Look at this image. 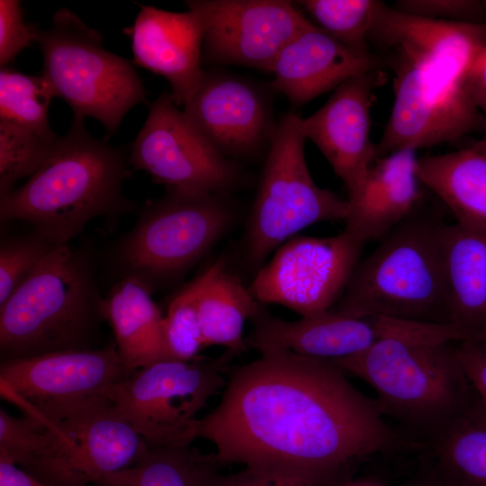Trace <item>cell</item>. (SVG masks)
I'll list each match as a JSON object with an SVG mask.
<instances>
[{
    "mask_svg": "<svg viewBox=\"0 0 486 486\" xmlns=\"http://www.w3.org/2000/svg\"><path fill=\"white\" fill-rule=\"evenodd\" d=\"M198 315L205 347L220 346L234 356L247 349L244 326L262 304L220 259L203 271Z\"/></svg>",
    "mask_w": 486,
    "mask_h": 486,
    "instance_id": "obj_26",
    "label": "cell"
},
{
    "mask_svg": "<svg viewBox=\"0 0 486 486\" xmlns=\"http://www.w3.org/2000/svg\"><path fill=\"white\" fill-rule=\"evenodd\" d=\"M456 350L470 383L486 404V339L459 341Z\"/></svg>",
    "mask_w": 486,
    "mask_h": 486,
    "instance_id": "obj_37",
    "label": "cell"
},
{
    "mask_svg": "<svg viewBox=\"0 0 486 486\" xmlns=\"http://www.w3.org/2000/svg\"><path fill=\"white\" fill-rule=\"evenodd\" d=\"M394 71V103L376 158L454 141L486 126L468 91L486 23L425 19L382 3L369 35Z\"/></svg>",
    "mask_w": 486,
    "mask_h": 486,
    "instance_id": "obj_2",
    "label": "cell"
},
{
    "mask_svg": "<svg viewBox=\"0 0 486 486\" xmlns=\"http://www.w3.org/2000/svg\"><path fill=\"white\" fill-rule=\"evenodd\" d=\"M342 485V484H341ZM341 485H336V486H341Z\"/></svg>",
    "mask_w": 486,
    "mask_h": 486,
    "instance_id": "obj_44",
    "label": "cell"
},
{
    "mask_svg": "<svg viewBox=\"0 0 486 486\" xmlns=\"http://www.w3.org/2000/svg\"><path fill=\"white\" fill-rule=\"evenodd\" d=\"M214 453L189 446L149 448L134 466L106 476L100 486H201Z\"/></svg>",
    "mask_w": 486,
    "mask_h": 486,
    "instance_id": "obj_28",
    "label": "cell"
},
{
    "mask_svg": "<svg viewBox=\"0 0 486 486\" xmlns=\"http://www.w3.org/2000/svg\"><path fill=\"white\" fill-rule=\"evenodd\" d=\"M37 42L43 57L41 74L74 117H93L112 135L130 109L146 102L133 64L106 50L101 33L71 10H58Z\"/></svg>",
    "mask_w": 486,
    "mask_h": 486,
    "instance_id": "obj_8",
    "label": "cell"
},
{
    "mask_svg": "<svg viewBox=\"0 0 486 486\" xmlns=\"http://www.w3.org/2000/svg\"><path fill=\"white\" fill-rule=\"evenodd\" d=\"M412 486H455L447 480L433 464L431 470L413 482Z\"/></svg>",
    "mask_w": 486,
    "mask_h": 486,
    "instance_id": "obj_40",
    "label": "cell"
},
{
    "mask_svg": "<svg viewBox=\"0 0 486 486\" xmlns=\"http://www.w3.org/2000/svg\"><path fill=\"white\" fill-rule=\"evenodd\" d=\"M230 369L219 404L197 437L219 464L282 472L321 486L377 454L404 446L375 399L332 361L270 351Z\"/></svg>",
    "mask_w": 486,
    "mask_h": 486,
    "instance_id": "obj_1",
    "label": "cell"
},
{
    "mask_svg": "<svg viewBox=\"0 0 486 486\" xmlns=\"http://www.w3.org/2000/svg\"><path fill=\"white\" fill-rule=\"evenodd\" d=\"M363 247L344 230L327 238L294 236L260 267L249 290L261 304H279L302 317L326 311L344 292Z\"/></svg>",
    "mask_w": 486,
    "mask_h": 486,
    "instance_id": "obj_12",
    "label": "cell"
},
{
    "mask_svg": "<svg viewBox=\"0 0 486 486\" xmlns=\"http://www.w3.org/2000/svg\"><path fill=\"white\" fill-rule=\"evenodd\" d=\"M40 31L35 25L26 24L21 3L17 0L0 1V64L6 67L33 41Z\"/></svg>",
    "mask_w": 486,
    "mask_h": 486,
    "instance_id": "obj_35",
    "label": "cell"
},
{
    "mask_svg": "<svg viewBox=\"0 0 486 486\" xmlns=\"http://www.w3.org/2000/svg\"><path fill=\"white\" fill-rule=\"evenodd\" d=\"M341 486H377V485L368 483V482H351V483H344Z\"/></svg>",
    "mask_w": 486,
    "mask_h": 486,
    "instance_id": "obj_42",
    "label": "cell"
},
{
    "mask_svg": "<svg viewBox=\"0 0 486 486\" xmlns=\"http://www.w3.org/2000/svg\"><path fill=\"white\" fill-rule=\"evenodd\" d=\"M119 148L92 136L74 117L40 168L0 197L1 222L23 220L55 247L68 245L94 218L115 220L135 206L122 193L130 175Z\"/></svg>",
    "mask_w": 486,
    "mask_h": 486,
    "instance_id": "obj_3",
    "label": "cell"
},
{
    "mask_svg": "<svg viewBox=\"0 0 486 486\" xmlns=\"http://www.w3.org/2000/svg\"><path fill=\"white\" fill-rule=\"evenodd\" d=\"M235 209L221 194L166 191L140 210L115 244L112 260L122 277L151 292L184 275L228 232Z\"/></svg>",
    "mask_w": 486,
    "mask_h": 486,
    "instance_id": "obj_7",
    "label": "cell"
},
{
    "mask_svg": "<svg viewBox=\"0 0 486 486\" xmlns=\"http://www.w3.org/2000/svg\"><path fill=\"white\" fill-rule=\"evenodd\" d=\"M58 136L0 119V197L43 164Z\"/></svg>",
    "mask_w": 486,
    "mask_h": 486,
    "instance_id": "obj_30",
    "label": "cell"
},
{
    "mask_svg": "<svg viewBox=\"0 0 486 486\" xmlns=\"http://www.w3.org/2000/svg\"><path fill=\"white\" fill-rule=\"evenodd\" d=\"M54 248L34 230L2 238L0 245V305Z\"/></svg>",
    "mask_w": 486,
    "mask_h": 486,
    "instance_id": "obj_33",
    "label": "cell"
},
{
    "mask_svg": "<svg viewBox=\"0 0 486 486\" xmlns=\"http://www.w3.org/2000/svg\"><path fill=\"white\" fill-rule=\"evenodd\" d=\"M247 349L259 354L284 351L336 361L360 354L382 338L376 316L356 318L335 309L288 321L272 316L263 306L251 319Z\"/></svg>",
    "mask_w": 486,
    "mask_h": 486,
    "instance_id": "obj_19",
    "label": "cell"
},
{
    "mask_svg": "<svg viewBox=\"0 0 486 486\" xmlns=\"http://www.w3.org/2000/svg\"><path fill=\"white\" fill-rule=\"evenodd\" d=\"M472 147L486 154V138L476 142Z\"/></svg>",
    "mask_w": 486,
    "mask_h": 486,
    "instance_id": "obj_41",
    "label": "cell"
},
{
    "mask_svg": "<svg viewBox=\"0 0 486 486\" xmlns=\"http://www.w3.org/2000/svg\"><path fill=\"white\" fill-rule=\"evenodd\" d=\"M0 456L50 486H87L73 440L41 418H16L0 410Z\"/></svg>",
    "mask_w": 486,
    "mask_h": 486,
    "instance_id": "obj_23",
    "label": "cell"
},
{
    "mask_svg": "<svg viewBox=\"0 0 486 486\" xmlns=\"http://www.w3.org/2000/svg\"><path fill=\"white\" fill-rule=\"evenodd\" d=\"M382 2L302 0L301 5L323 32L356 50L370 51L369 35Z\"/></svg>",
    "mask_w": 486,
    "mask_h": 486,
    "instance_id": "obj_31",
    "label": "cell"
},
{
    "mask_svg": "<svg viewBox=\"0 0 486 486\" xmlns=\"http://www.w3.org/2000/svg\"><path fill=\"white\" fill-rule=\"evenodd\" d=\"M22 414L46 419L75 443L78 467L87 486L130 468L149 451L145 439L103 392L60 403L15 404Z\"/></svg>",
    "mask_w": 486,
    "mask_h": 486,
    "instance_id": "obj_14",
    "label": "cell"
},
{
    "mask_svg": "<svg viewBox=\"0 0 486 486\" xmlns=\"http://www.w3.org/2000/svg\"><path fill=\"white\" fill-rule=\"evenodd\" d=\"M444 223L437 215L415 211L358 262L335 310L356 318L451 324L441 248Z\"/></svg>",
    "mask_w": 486,
    "mask_h": 486,
    "instance_id": "obj_5",
    "label": "cell"
},
{
    "mask_svg": "<svg viewBox=\"0 0 486 486\" xmlns=\"http://www.w3.org/2000/svg\"><path fill=\"white\" fill-rule=\"evenodd\" d=\"M202 282L201 272L175 294L164 315L165 336L172 359L194 360L205 347L198 315Z\"/></svg>",
    "mask_w": 486,
    "mask_h": 486,
    "instance_id": "obj_32",
    "label": "cell"
},
{
    "mask_svg": "<svg viewBox=\"0 0 486 486\" xmlns=\"http://www.w3.org/2000/svg\"><path fill=\"white\" fill-rule=\"evenodd\" d=\"M235 356L166 359L140 368L102 392L149 448L189 446L197 438L198 413L222 392Z\"/></svg>",
    "mask_w": 486,
    "mask_h": 486,
    "instance_id": "obj_10",
    "label": "cell"
},
{
    "mask_svg": "<svg viewBox=\"0 0 486 486\" xmlns=\"http://www.w3.org/2000/svg\"><path fill=\"white\" fill-rule=\"evenodd\" d=\"M467 85L470 96L486 122V46L470 70Z\"/></svg>",
    "mask_w": 486,
    "mask_h": 486,
    "instance_id": "obj_38",
    "label": "cell"
},
{
    "mask_svg": "<svg viewBox=\"0 0 486 486\" xmlns=\"http://www.w3.org/2000/svg\"><path fill=\"white\" fill-rule=\"evenodd\" d=\"M382 59L370 51L342 44L311 24L281 50L270 72L271 86L294 106H302L347 80L376 68Z\"/></svg>",
    "mask_w": 486,
    "mask_h": 486,
    "instance_id": "obj_20",
    "label": "cell"
},
{
    "mask_svg": "<svg viewBox=\"0 0 486 486\" xmlns=\"http://www.w3.org/2000/svg\"><path fill=\"white\" fill-rule=\"evenodd\" d=\"M217 459L207 468L201 486H321L300 475L245 466L239 472L220 473Z\"/></svg>",
    "mask_w": 486,
    "mask_h": 486,
    "instance_id": "obj_34",
    "label": "cell"
},
{
    "mask_svg": "<svg viewBox=\"0 0 486 486\" xmlns=\"http://www.w3.org/2000/svg\"><path fill=\"white\" fill-rule=\"evenodd\" d=\"M55 97L52 86L41 73L30 76L12 68H1L0 119L51 132L48 112Z\"/></svg>",
    "mask_w": 486,
    "mask_h": 486,
    "instance_id": "obj_29",
    "label": "cell"
},
{
    "mask_svg": "<svg viewBox=\"0 0 486 486\" xmlns=\"http://www.w3.org/2000/svg\"><path fill=\"white\" fill-rule=\"evenodd\" d=\"M0 486H50L24 472L11 460L0 456Z\"/></svg>",
    "mask_w": 486,
    "mask_h": 486,
    "instance_id": "obj_39",
    "label": "cell"
},
{
    "mask_svg": "<svg viewBox=\"0 0 486 486\" xmlns=\"http://www.w3.org/2000/svg\"><path fill=\"white\" fill-rule=\"evenodd\" d=\"M139 5L133 24L123 30L131 40L133 63L165 77L174 104L184 106L205 74L202 18L193 9L177 13Z\"/></svg>",
    "mask_w": 486,
    "mask_h": 486,
    "instance_id": "obj_18",
    "label": "cell"
},
{
    "mask_svg": "<svg viewBox=\"0 0 486 486\" xmlns=\"http://www.w3.org/2000/svg\"><path fill=\"white\" fill-rule=\"evenodd\" d=\"M418 159L410 148L375 159L360 188L347 199L346 234L364 245L382 238L418 210L422 195Z\"/></svg>",
    "mask_w": 486,
    "mask_h": 486,
    "instance_id": "obj_21",
    "label": "cell"
},
{
    "mask_svg": "<svg viewBox=\"0 0 486 486\" xmlns=\"http://www.w3.org/2000/svg\"><path fill=\"white\" fill-rule=\"evenodd\" d=\"M457 342L382 338L360 354L332 362L374 390L385 417L430 444L475 392L458 358Z\"/></svg>",
    "mask_w": 486,
    "mask_h": 486,
    "instance_id": "obj_6",
    "label": "cell"
},
{
    "mask_svg": "<svg viewBox=\"0 0 486 486\" xmlns=\"http://www.w3.org/2000/svg\"><path fill=\"white\" fill-rule=\"evenodd\" d=\"M484 4H485V6H486V1H484Z\"/></svg>",
    "mask_w": 486,
    "mask_h": 486,
    "instance_id": "obj_43",
    "label": "cell"
},
{
    "mask_svg": "<svg viewBox=\"0 0 486 486\" xmlns=\"http://www.w3.org/2000/svg\"><path fill=\"white\" fill-rule=\"evenodd\" d=\"M128 161L166 191L226 194L240 178L236 163L196 130L167 92L150 104Z\"/></svg>",
    "mask_w": 486,
    "mask_h": 486,
    "instance_id": "obj_11",
    "label": "cell"
},
{
    "mask_svg": "<svg viewBox=\"0 0 486 486\" xmlns=\"http://www.w3.org/2000/svg\"><path fill=\"white\" fill-rule=\"evenodd\" d=\"M184 114L220 154L249 156L270 143L276 122L256 86L234 76L205 72Z\"/></svg>",
    "mask_w": 486,
    "mask_h": 486,
    "instance_id": "obj_17",
    "label": "cell"
},
{
    "mask_svg": "<svg viewBox=\"0 0 486 486\" xmlns=\"http://www.w3.org/2000/svg\"><path fill=\"white\" fill-rule=\"evenodd\" d=\"M104 307L90 257L54 248L0 305L1 361L94 348Z\"/></svg>",
    "mask_w": 486,
    "mask_h": 486,
    "instance_id": "obj_4",
    "label": "cell"
},
{
    "mask_svg": "<svg viewBox=\"0 0 486 486\" xmlns=\"http://www.w3.org/2000/svg\"><path fill=\"white\" fill-rule=\"evenodd\" d=\"M430 446L433 464L455 486H486V404L476 392Z\"/></svg>",
    "mask_w": 486,
    "mask_h": 486,
    "instance_id": "obj_27",
    "label": "cell"
},
{
    "mask_svg": "<svg viewBox=\"0 0 486 486\" xmlns=\"http://www.w3.org/2000/svg\"><path fill=\"white\" fill-rule=\"evenodd\" d=\"M395 6L396 10L412 16L461 22L482 23L476 18L486 14L484 1L400 0Z\"/></svg>",
    "mask_w": 486,
    "mask_h": 486,
    "instance_id": "obj_36",
    "label": "cell"
},
{
    "mask_svg": "<svg viewBox=\"0 0 486 486\" xmlns=\"http://www.w3.org/2000/svg\"><path fill=\"white\" fill-rule=\"evenodd\" d=\"M421 184L443 202L461 224L486 227V154L471 147L418 159Z\"/></svg>",
    "mask_w": 486,
    "mask_h": 486,
    "instance_id": "obj_25",
    "label": "cell"
},
{
    "mask_svg": "<svg viewBox=\"0 0 486 486\" xmlns=\"http://www.w3.org/2000/svg\"><path fill=\"white\" fill-rule=\"evenodd\" d=\"M441 248L451 324L486 339V227L445 222Z\"/></svg>",
    "mask_w": 486,
    "mask_h": 486,
    "instance_id": "obj_22",
    "label": "cell"
},
{
    "mask_svg": "<svg viewBox=\"0 0 486 486\" xmlns=\"http://www.w3.org/2000/svg\"><path fill=\"white\" fill-rule=\"evenodd\" d=\"M203 24L202 58L270 72L281 50L312 24L284 0H189Z\"/></svg>",
    "mask_w": 486,
    "mask_h": 486,
    "instance_id": "obj_13",
    "label": "cell"
},
{
    "mask_svg": "<svg viewBox=\"0 0 486 486\" xmlns=\"http://www.w3.org/2000/svg\"><path fill=\"white\" fill-rule=\"evenodd\" d=\"M384 82L382 68L353 77L335 89L318 111L302 118L306 140L318 147L349 196L360 188L376 159V145L370 138L371 108L375 90Z\"/></svg>",
    "mask_w": 486,
    "mask_h": 486,
    "instance_id": "obj_16",
    "label": "cell"
},
{
    "mask_svg": "<svg viewBox=\"0 0 486 486\" xmlns=\"http://www.w3.org/2000/svg\"><path fill=\"white\" fill-rule=\"evenodd\" d=\"M132 373L123 364L114 342L1 361L0 391L14 405L60 403L101 392Z\"/></svg>",
    "mask_w": 486,
    "mask_h": 486,
    "instance_id": "obj_15",
    "label": "cell"
},
{
    "mask_svg": "<svg viewBox=\"0 0 486 486\" xmlns=\"http://www.w3.org/2000/svg\"><path fill=\"white\" fill-rule=\"evenodd\" d=\"M152 292L132 277H122L104 298V318L112 328L123 364L136 371L158 361L172 359L164 315Z\"/></svg>",
    "mask_w": 486,
    "mask_h": 486,
    "instance_id": "obj_24",
    "label": "cell"
},
{
    "mask_svg": "<svg viewBox=\"0 0 486 486\" xmlns=\"http://www.w3.org/2000/svg\"><path fill=\"white\" fill-rule=\"evenodd\" d=\"M305 140L297 113L290 112L276 122L247 226L246 256L254 267L304 228L346 217L347 200L313 181Z\"/></svg>",
    "mask_w": 486,
    "mask_h": 486,
    "instance_id": "obj_9",
    "label": "cell"
}]
</instances>
